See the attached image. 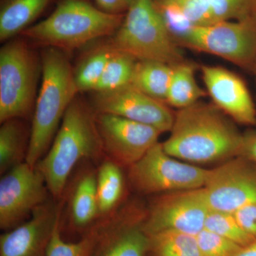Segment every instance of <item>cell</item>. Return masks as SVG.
I'll return each mask as SVG.
<instances>
[{
    "label": "cell",
    "instance_id": "1",
    "mask_svg": "<svg viewBox=\"0 0 256 256\" xmlns=\"http://www.w3.org/2000/svg\"><path fill=\"white\" fill-rule=\"evenodd\" d=\"M213 104L198 101L174 114L170 137L162 143L170 156L206 164L238 156L242 134Z\"/></svg>",
    "mask_w": 256,
    "mask_h": 256
},
{
    "label": "cell",
    "instance_id": "2",
    "mask_svg": "<svg viewBox=\"0 0 256 256\" xmlns=\"http://www.w3.org/2000/svg\"><path fill=\"white\" fill-rule=\"evenodd\" d=\"M102 154L94 110L75 98L50 149L36 168L44 178L50 195L60 201L75 166L82 160H98Z\"/></svg>",
    "mask_w": 256,
    "mask_h": 256
},
{
    "label": "cell",
    "instance_id": "3",
    "mask_svg": "<svg viewBox=\"0 0 256 256\" xmlns=\"http://www.w3.org/2000/svg\"><path fill=\"white\" fill-rule=\"evenodd\" d=\"M41 88L34 107L26 162L36 166L58 132L76 95L72 66L62 50L47 48L42 55Z\"/></svg>",
    "mask_w": 256,
    "mask_h": 256
},
{
    "label": "cell",
    "instance_id": "4",
    "mask_svg": "<svg viewBox=\"0 0 256 256\" xmlns=\"http://www.w3.org/2000/svg\"><path fill=\"white\" fill-rule=\"evenodd\" d=\"M122 20V14L106 12L82 0H64L48 18L22 34L38 44L66 52L116 34Z\"/></svg>",
    "mask_w": 256,
    "mask_h": 256
},
{
    "label": "cell",
    "instance_id": "5",
    "mask_svg": "<svg viewBox=\"0 0 256 256\" xmlns=\"http://www.w3.org/2000/svg\"><path fill=\"white\" fill-rule=\"evenodd\" d=\"M111 47L138 60H156L172 66L185 62L154 0H131Z\"/></svg>",
    "mask_w": 256,
    "mask_h": 256
},
{
    "label": "cell",
    "instance_id": "6",
    "mask_svg": "<svg viewBox=\"0 0 256 256\" xmlns=\"http://www.w3.org/2000/svg\"><path fill=\"white\" fill-rule=\"evenodd\" d=\"M38 66L26 42L14 40L0 50V122L28 117L34 105Z\"/></svg>",
    "mask_w": 256,
    "mask_h": 256
},
{
    "label": "cell",
    "instance_id": "7",
    "mask_svg": "<svg viewBox=\"0 0 256 256\" xmlns=\"http://www.w3.org/2000/svg\"><path fill=\"white\" fill-rule=\"evenodd\" d=\"M208 172L170 156L158 142L128 168V178L138 192L150 194L204 188Z\"/></svg>",
    "mask_w": 256,
    "mask_h": 256
},
{
    "label": "cell",
    "instance_id": "8",
    "mask_svg": "<svg viewBox=\"0 0 256 256\" xmlns=\"http://www.w3.org/2000/svg\"><path fill=\"white\" fill-rule=\"evenodd\" d=\"M178 45L216 56L252 70L256 60V20L222 21L196 26Z\"/></svg>",
    "mask_w": 256,
    "mask_h": 256
},
{
    "label": "cell",
    "instance_id": "9",
    "mask_svg": "<svg viewBox=\"0 0 256 256\" xmlns=\"http://www.w3.org/2000/svg\"><path fill=\"white\" fill-rule=\"evenodd\" d=\"M50 194L41 172L26 162L2 175L0 228L8 232L26 222Z\"/></svg>",
    "mask_w": 256,
    "mask_h": 256
},
{
    "label": "cell",
    "instance_id": "10",
    "mask_svg": "<svg viewBox=\"0 0 256 256\" xmlns=\"http://www.w3.org/2000/svg\"><path fill=\"white\" fill-rule=\"evenodd\" d=\"M210 210L203 188L169 192L153 202L143 229L148 236L166 230L196 236Z\"/></svg>",
    "mask_w": 256,
    "mask_h": 256
},
{
    "label": "cell",
    "instance_id": "11",
    "mask_svg": "<svg viewBox=\"0 0 256 256\" xmlns=\"http://www.w3.org/2000/svg\"><path fill=\"white\" fill-rule=\"evenodd\" d=\"M210 210L233 214L256 203V164L232 158L210 170L204 186Z\"/></svg>",
    "mask_w": 256,
    "mask_h": 256
},
{
    "label": "cell",
    "instance_id": "12",
    "mask_svg": "<svg viewBox=\"0 0 256 256\" xmlns=\"http://www.w3.org/2000/svg\"><path fill=\"white\" fill-rule=\"evenodd\" d=\"M104 154L120 166L137 162L158 143L161 131L152 126L110 114H96Z\"/></svg>",
    "mask_w": 256,
    "mask_h": 256
},
{
    "label": "cell",
    "instance_id": "13",
    "mask_svg": "<svg viewBox=\"0 0 256 256\" xmlns=\"http://www.w3.org/2000/svg\"><path fill=\"white\" fill-rule=\"evenodd\" d=\"M96 114H110L148 124L162 132H170L174 114L169 106L128 84L124 87L96 92L92 100Z\"/></svg>",
    "mask_w": 256,
    "mask_h": 256
},
{
    "label": "cell",
    "instance_id": "14",
    "mask_svg": "<svg viewBox=\"0 0 256 256\" xmlns=\"http://www.w3.org/2000/svg\"><path fill=\"white\" fill-rule=\"evenodd\" d=\"M201 72L214 105L234 122L256 126L255 104L242 77L220 66H202Z\"/></svg>",
    "mask_w": 256,
    "mask_h": 256
},
{
    "label": "cell",
    "instance_id": "15",
    "mask_svg": "<svg viewBox=\"0 0 256 256\" xmlns=\"http://www.w3.org/2000/svg\"><path fill=\"white\" fill-rule=\"evenodd\" d=\"M48 201L38 207L26 222L0 236V256H46L62 205Z\"/></svg>",
    "mask_w": 256,
    "mask_h": 256
},
{
    "label": "cell",
    "instance_id": "16",
    "mask_svg": "<svg viewBox=\"0 0 256 256\" xmlns=\"http://www.w3.org/2000/svg\"><path fill=\"white\" fill-rule=\"evenodd\" d=\"M100 237L92 256H146L150 240L136 224L124 223L118 216L100 223Z\"/></svg>",
    "mask_w": 256,
    "mask_h": 256
},
{
    "label": "cell",
    "instance_id": "17",
    "mask_svg": "<svg viewBox=\"0 0 256 256\" xmlns=\"http://www.w3.org/2000/svg\"><path fill=\"white\" fill-rule=\"evenodd\" d=\"M68 207L70 223L77 230L89 228L99 217L96 171L89 170L79 176L72 190Z\"/></svg>",
    "mask_w": 256,
    "mask_h": 256
},
{
    "label": "cell",
    "instance_id": "18",
    "mask_svg": "<svg viewBox=\"0 0 256 256\" xmlns=\"http://www.w3.org/2000/svg\"><path fill=\"white\" fill-rule=\"evenodd\" d=\"M0 128V173L26 162L30 136L20 119H10Z\"/></svg>",
    "mask_w": 256,
    "mask_h": 256
},
{
    "label": "cell",
    "instance_id": "19",
    "mask_svg": "<svg viewBox=\"0 0 256 256\" xmlns=\"http://www.w3.org/2000/svg\"><path fill=\"white\" fill-rule=\"evenodd\" d=\"M99 217L108 218L124 196V182L121 166L108 159L96 171Z\"/></svg>",
    "mask_w": 256,
    "mask_h": 256
},
{
    "label": "cell",
    "instance_id": "20",
    "mask_svg": "<svg viewBox=\"0 0 256 256\" xmlns=\"http://www.w3.org/2000/svg\"><path fill=\"white\" fill-rule=\"evenodd\" d=\"M172 72L173 66L169 64L156 60H138L130 84L146 95L166 104Z\"/></svg>",
    "mask_w": 256,
    "mask_h": 256
},
{
    "label": "cell",
    "instance_id": "21",
    "mask_svg": "<svg viewBox=\"0 0 256 256\" xmlns=\"http://www.w3.org/2000/svg\"><path fill=\"white\" fill-rule=\"evenodd\" d=\"M50 0H10L0 13V40L22 32L46 8Z\"/></svg>",
    "mask_w": 256,
    "mask_h": 256
},
{
    "label": "cell",
    "instance_id": "22",
    "mask_svg": "<svg viewBox=\"0 0 256 256\" xmlns=\"http://www.w3.org/2000/svg\"><path fill=\"white\" fill-rule=\"evenodd\" d=\"M207 92L198 86L195 78V66L184 62L173 66L166 104L182 109L196 104Z\"/></svg>",
    "mask_w": 256,
    "mask_h": 256
},
{
    "label": "cell",
    "instance_id": "23",
    "mask_svg": "<svg viewBox=\"0 0 256 256\" xmlns=\"http://www.w3.org/2000/svg\"><path fill=\"white\" fill-rule=\"evenodd\" d=\"M149 237L156 256H202L195 235L166 230Z\"/></svg>",
    "mask_w": 256,
    "mask_h": 256
},
{
    "label": "cell",
    "instance_id": "24",
    "mask_svg": "<svg viewBox=\"0 0 256 256\" xmlns=\"http://www.w3.org/2000/svg\"><path fill=\"white\" fill-rule=\"evenodd\" d=\"M137 62L132 56L114 50L94 92H109L130 84Z\"/></svg>",
    "mask_w": 256,
    "mask_h": 256
},
{
    "label": "cell",
    "instance_id": "25",
    "mask_svg": "<svg viewBox=\"0 0 256 256\" xmlns=\"http://www.w3.org/2000/svg\"><path fill=\"white\" fill-rule=\"evenodd\" d=\"M100 224L96 225L77 242H66L60 234V218L56 224L46 256H92L100 237Z\"/></svg>",
    "mask_w": 256,
    "mask_h": 256
},
{
    "label": "cell",
    "instance_id": "26",
    "mask_svg": "<svg viewBox=\"0 0 256 256\" xmlns=\"http://www.w3.org/2000/svg\"><path fill=\"white\" fill-rule=\"evenodd\" d=\"M204 228L218 234L244 247L256 240L239 225L233 214L210 210L205 220Z\"/></svg>",
    "mask_w": 256,
    "mask_h": 256
},
{
    "label": "cell",
    "instance_id": "27",
    "mask_svg": "<svg viewBox=\"0 0 256 256\" xmlns=\"http://www.w3.org/2000/svg\"><path fill=\"white\" fill-rule=\"evenodd\" d=\"M114 50L111 47L96 52L82 64L76 73L74 74L77 92H94Z\"/></svg>",
    "mask_w": 256,
    "mask_h": 256
},
{
    "label": "cell",
    "instance_id": "28",
    "mask_svg": "<svg viewBox=\"0 0 256 256\" xmlns=\"http://www.w3.org/2000/svg\"><path fill=\"white\" fill-rule=\"evenodd\" d=\"M217 22L256 20V0H208Z\"/></svg>",
    "mask_w": 256,
    "mask_h": 256
},
{
    "label": "cell",
    "instance_id": "29",
    "mask_svg": "<svg viewBox=\"0 0 256 256\" xmlns=\"http://www.w3.org/2000/svg\"><path fill=\"white\" fill-rule=\"evenodd\" d=\"M154 4L170 34L178 44V42L195 26L176 5L168 0L154 2Z\"/></svg>",
    "mask_w": 256,
    "mask_h": 256
},
{
    "label": "cell",
    "instance_id": "30",
    "mask_svg": "<svg viewBox=\"0 0 256 256\" xmlns=\"http://www.w3.org/2000/svg\"><path fill=\"white\" fill-rule=\"evenodd\" d=\"M202 256H234L242 246L204 228L196 236Z\"/></svg>",
    "mask_w": 256,
    "mask_h": 256
},
{
    "label": "cell",
    "instance_id": "31",
    "mask_svg": "<svg viewBox=\"0 0 256 256\" xmlns=\"http://www.w3.org/2000/svg\"><path fill=\"white\" fill-rule=\"evenodd\" d=\"M181 10L196 28L217 22L208 0H168Z\"/></svg>",
    "mask_w": 256,
    "mask_h": 256
},
{
    "label": "cell",
    "instance_id": "32",
    "mask_svg": "<svg viewBox=\"0 0 256 256\" xmlns=\"http://www.w3.org/2000/svg\"><path fill=\"white\" fill-rule=\"evenodd\" d=\"M233 214L240 227L256 238V203L242 207Z\"/></svg>",
    "mask_w": 256,
    "mask_h": 256
},
{
    "label": "cell",
    "instance_id": "33",
    "mask_svg": "<svg viewBox=\"0 0 256 256\" xmlns=\"http://www.w3.org/2000/svg\"><path fill=\"white\" fill-rule=\"evenodd\" d=\"M237 156L256 164V132H247L242 134Z\"/></svg>",
    "mask_w": 256,
    "mask_h": 256
},
{
    "label": "cell",
    "instance_id": "34",
    "mask_svg": "<svg viewBox=\"0 0 256 256\" xmlns=\"http://www.w3.org/2000/svg\"><path fill=\"white\" fill-rule=\"evenodd\" d=\"M102 11L110 14H122L127 11L131 0H96Z\"/></svg>",
    "mask_w": 256,
    "mask_h": 256
},
{
    "label": "cell",
    "instance_id": "35",
    "mask_svg": "<svg viewBox=\"0 0 256 256\" xmlns=\"http://www.w3.org/2000/svg\"><path fill=\"white\" fill-rule=\"evenodd\" d=\"M234 256H256V239L248 245L242 247Z\"/></svg>",
    "mask_w": 256,
    "mask_h": 256
},
{
    "label": "cell",
    "instance_id": "36",
    "mask_svg": "<svg viewBox=\"0 0 256 256\" xmlns=\"http://www.w3.org/2000/svg\"><path fill=\"white\" fill-rule=\"evenodd\" d=\"M252 72H254V74H255L256 79V60L255 63H254V66H252Z\"/></svg>",
    "mask_w": 256,
    "mask_h": 256
},
{
    "label": "cell",
    "instance_id": "37",
    "mask_svg": "<svg viewBox=\"0 0 256 256\" xmlns=\"http://www.w3.org/2000/svg\"><path fill=\"white\" fill-rule=\"evenodd\" d=\"M154 2H160V1H163V0H154Z\"/></svg>",
    "mask_w": 256,
    "mask_h": 256
}]
</instances>
